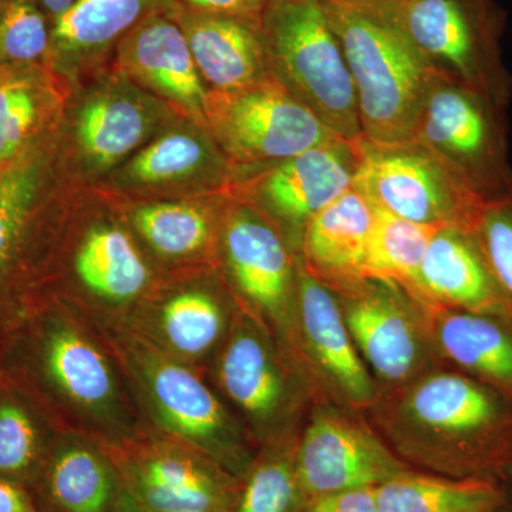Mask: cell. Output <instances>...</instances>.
Wrapping results in <instances>:
<instances>
[{"mask_svg":"<svg viewBox=\"0 0 512 512\" xmlns=\"http://www.w3.org/2000/svg\"><path fill=\"white\" fill-rule=\"evenodd\" d=\"M210 161L211 150L204 140L175 131L141 150L127 165L126 175L136 184L171 183L197 173Z\"/></svg>","mask_w":512,"mask_h":512,"instance_id":"obj_34","label":"cell"},{"mask_svg":"<svg viewBox=\"0 0 512 512\" xmlns=\"http://www.w3.org/2000/svg\"><path fill=\"white\" fill-rule=\"evenodd\" d=\"M36 64L0 66V171L33 150L50 116L52 96Z\"/></svg>","mask_w":512,"mask_h":512,"instance_id":"obj_31","label":"cell"},{"mask_svg":"<svg viewBox=\"0 0 512 512\" xmlns=\"http://www.w3.org/2000/svg\"><path fill=\"white\" fill-rule=\"evenodd\" d=\"M360 141L336 138L305 153L272 164L256 185L265 210L299 237L320 211L353 187Z\"/></svg>","mask_w":512,"mask_h":512,"instance_id":"obj_17","label":"cell"},{"mask_svg":"<svg viewBox=\"0 0 512 512\" xmlns=\"http://www.w3.org/2000/svg\"><path fill=\"white\" fill-rule=\"evenodd\" d=\"M165 6L141 20L121 40L117 46L119 66L205 124L208 92L204 80L183 29Z\"/></svg>","mask_w":512,"mask_h":512,"instance_id":"obj_19","label":"cell"},{"mask_svg":"<svg viewBox=\"0 0 512 512\" xmlns=\"http://www.w3.org/2000/svg\"><path fill=\"white\" fill-rule=\"evenodd\" d=\"M42 181V163L33 150L0 171V356L55 281Z\"/></svg>","mask_w":512,"mask_h":512,"instance_id":"obj_8","label":"cell"},{"mask_svg":"<svg viewBox=\"0 0 512 512\" xmlns=\"http://www.w3.org/2000/svg\"><path fill=\"white\" fill-rule=\"evenodd\" d=\"M373 221L372 202L355 187L349 188L303 231V268L338 292L366 281V249Z\"/></svg>","mask_w":512,"mask_h":512,"instance_id":"obj_23","label":"cell"},{"mask_svg":"<svg viewBox=\"0 0 512 512\" xmlns=\"http://www.w3.org/2000/svg\"><path fill=\"white\" fill-rule=\"evenodd\" d=\"M153 127L146 104L123 92H107L84 104L77 140L90 164L111 167L143 144Z\"/></svg>","mask_w":512,"mask_h":512,"instance_id":"obj_30","label":"cell"},{"mask_svg":"<svg viewBox=\"0 0 512 512\" xmlns=\"http://www.w3.org/2000/svg\"><path fill=\"white\" fill-rule=\"evenodd\" d=\"M470 229L512 316V190L481 202Z\"/></svg>","mask_w":512,"mask_h":512,"instance_id":"obj_35","label":"cell"},{"mask_svg":"<svg viewBox=\"0 0 512 512\" xmlns=\"http://www.w3.org/2000/svg\"><path fill=\"white\" fill-rule=\"evenodd\" d=\"M0 372L25 387L63 430L103 447L146 430L106 330L55 293L10 340Z\"/></svg>","mask_w":512,"mask_h":512,"instance_id":"obj_1","label":"cell"},{"mask_svg":"<svg viewBox=\"0 0 512 512\" xmlns=\"http://www.w3.org/2000/svg\"><path fill=\"white\" fill-rule=\"evenodd\" d=\"M434 72L507 109L512 74L503 55L507 15L497 0H394Z\"/></svg>","mask_w":512,"mask_h":512,"instance_id":"obj_6","label":"cell"},{"mask_svg":"<svg viewBox=\"0 0 512 512\" xmlns=\"http://www.w3.org/2000/svg\"><path fill=\"white\" fill-rule=\"evenodd\" d=\"M413 140L481 201L512 190L507 109L483 93L439 77Z\"/></svg>","mask_w":512,"mask_h":512,"instance_id":"obj_7","label":"cell"},{"mask_svg":"<svg viewBox=\"0 0 512 512\" xmlns=\"http://www.w3.org/2000/svg\"><path fill=\"white\" fill-rule=\"evenodd\" d=\"M165 8L183 29L211 92H234L271 79L261 20L198 12L178 0H168Z\"/></svg>","mask_w":512,"mask_h":512,"instance_id":"obj_18","label":"cell"},{"mask_svg":"<svg viewBox=\"0 0 512 512\" xmlns=\"http://www.w3.org/2000/svg\"><path fill=\"white\" fill-rule=\"evenodd\" d=\"M338 36L369 143L413 140L421 110L439 79L404 28L394 0H322Z\"/></svg>","mask_w":512,"mask_h":512,"instance_id":"obj_2","label":"cell"},{"mask_svg":"<svg viewBox=\"0 0 512 512\" xmlns=\"http://www.w3.org/2000/svg\"><path fill=\"white\" fill-rule=\"evenodd\" d=\"M103 329L119 356L144 427L197 448L235 477H244L256 456L207 372L167 355L123 326Z\"/></svg>","mask_w":512,"mask_h":512,"instance_id":"obj_3","label":"cell"},{"mask_svg":"<svg viewBox=\"0 0 512 512\" xmlns=\"http://www.w3.org/2000/svg\"><path fill=\"white\" fill-rule=\"evenodd\" d=\"M63 431L25 387L0 372V477L29 490Z\"/></svg>","mask_w":512,"mask_h":512,"instance_id":"obj_26","label":"cell"},{"mask_svg":"<svg viewBox=\"0 0 512 512\" xmlns=\"http://www.w3.org/2000/svg\"><path fill=\"white\" fill-rule=\"evenodd\" d=\"M76 2L77 0H37L40 8L45 10L46 15L49 16L52 23L55 22L57 18H60L63 13H66L67 10L72 8Z\"/></svg>","mask_w":512,"mask_h":512,"instance_id":"obj_40","label":"cell"},{"mask_svg":"<svg viewBox=\"0 0 512 512\" xmlns=\"http://www.w3.org/2000/svg\"><path fill=\"white\" fill-rule=\"evenodd\" d=\"M303 512H380L375 488H356L320 495L306 504Z\"/></svg>","mask_w":512,"mask_h":512,"instance_id":"obj_37","label":"cell"},{"mask_svg":"<svg viewBox=\"0 0 512 512\" xmlns=\"http://www.w3.org/2000/svg\"><path fill=\"white\" fill-rule=\"evenodd\" d=\"M121 481L106 448L63 431L29 491L40 512H114Z\"/></svg>","mask_w":512,"mask_h":512,"instance_id":"obj_21","label":"cell"},{"mask_svg":"<svg viewBox=\"0 0 512 512\" xmlns=\"http://www.w3.org/2000/svg\"><path fill=\"white\" fill-rule=\"evenodd\" d=\"M130 224L148 251L165 264H197L220 244L221 228L207 208L188 202H153L131 212Z\"/></svg>","mask_w":512,"mask_h":512,"instance_id":"obj_28","label":"cell"},{"mask_svg":"<svg viewBox=\"0 0 512 512\" xmlns=\"http://www.w3.org/2000/svg\"><path fill=\"white\" fill-rule=\"evenodd\" d=\"M399 291L373 279L339 291L345 295L343 316L357 350L389 382L412 375L420 357L419 335Z\"/></svg>","mask_w":512,"mask_h":512,"instance_id":"obj_20","label":"cell"},{"mask_svg":"<svg viewBox=\"0 0 512 512\" xmlns=\"http://www.w3.org/2000/svg\"><path fill=\"white\" fill-rule=\"evenodd\" d=\"M205 126L234 163L276 164L340 138L275 79L208 92Z\"/></svg>","mask_w":512,"mask_h":512,"instance_id":"obj_10","label":"cell"},{"mask_svg":"<svg viewBox=\"0 0 512 512\" xmlns=\"http://www.w3.org/2000/svg\"><path fill=\"white\" fill-rule=\"evenodd\" d=\"M144 512H232L241 478L197 448L146 429L104 447Z\"/></svg>","mask_w":512,"mask_h":512,"instance_id":"obj_9","label":"cell"},{"mask_svg":"<svg viewBox=\"0 0 512 512\" xmlns=\"http://www.w3.org/2000/svg\"><path fill=\"white\" fill-rule=\"evenodd\" d=\"M261 28L272 79L333 134L362 141L355 83L322 0H268Z\"/></svg>","mask_w":512,"mask_h":512,"instance_id":"obj_4","label":"cell"},{"mask_svg":"<svg viewBox=\"0 0 512 512\" xmlns=\"http://www.w3.org/2000/svg\"><path fill=\"white\" fill-rule=\"evenodd\" d=\"M114 512H143L141 510L140 505L136 503L133 497L128 494L126 488L121 484L119 497H117L116 508H114Z\"/></svg>","mask_w":512,"mask_h":512,"instance_id":"obj_41","label":"cell"},{"mask_svg":"<svg viewBox=\"0 0 512 512\" xmlns=\"http://www.w3.org/2000/svg\"><path fill=\"white\" fill-rule=\"evenodd\" d=\"M168 0H77L52 23L49 56L84 59L120 43Z\"/></svg>","mask_w":512,"mask_h":512,"instance_id":"obj_27","label":"cell"},{"mask_svg":"<svg viewBox=\"0 0 512 512\" xmlns=\"http://www.w3.org/2000/svg\"><path fill=\"white\" fill-rule=\"evenodd\" d=\"M510 478H512V467H511V471H510Z\"/></svg>","mask_w":512,"mask_h":512,"instance_id":"obj_43","label":"cell"},{"mask_svg":"<svg viewBox=\"0 0 512 512\" xmlns=\"http://www.w3.org/2000/svg\"><path fill=\"white\" fill-rule=\"evenodd\" d=\"M296 443L268 444L241 478L232 512H303L305 495L295 466Z\"/></svg>","mask_w":512,"mask_h":512,"instance_id":"obj_33","label":"cell"},{"mask_svg":"<svg viewBox=\"0 0 512 512\" xmlns=\"http://www.w3.org/2000/svg\"><path fill=\"white\" fill-rule=\"evenodd\" d=\"M488 512H512V500L510 494L507 495V498H505L503 503L497 505V507L493 508V510H490Z\"/></svg>","mask_w":512,"mask_h":512,"instance_id":"obj_42","label":"cell"},{"mask_svg":"<svg viewBox=\"0 0 512 512\" xmlns=\"http://www.w3.org/2000/svg\"><path fill=\"white\" fill-rule=\"evenodd\" d=\"M50 39L52 20L37 0H0V66L42 62Z\"/></svg>","mask_w":512,"mask_h":512,"instance_id":"obj_36","label":"cell"},{"mask_svg":"<svg viewBox=\"0 0 512 512\" xmlns=\"http://www.w3.org/2000/svg\"><path fill=\"white\" fill-rule=\"evenodd\" d=\"M406 413L436 433L431 467L453 478L503 481L512 467V397L461 372L427 377L414 387Z\"/></svg>","mask_w":512,"mask_h":512,"instance_id":"obj_5","label":"cell"},{"mask_svg":"<svg viewBox=\"0 0 512 512\" xmlns=\"http://www.w3.org/2000/svg\"><path fill=\"white\" fill-rule=\"evenodd\" d=\"M69 268L73 291L60 298L103 328L123 323L158 285L136 239L113 222H96L83 232Z\"/></svg>","mask_w":512,"mask_h":512,"instance_id":"obj_14","label":"cell"},{"mask_svg":"<svg viewBox=\"0 0 512 512\" xmlns=\"http://www.w3.org/2000/svg\"><path fill=\"white\" fill-rule=\"evenodd\" d=\"M380 512H488L503 503L504 483L404 471L375 488Z\"/></svg>","mask_w":512,"mask_h":512,"instance_id":"obj_29","label":"cell"},{"mask_svg":"<svg viewBox=\"0 0 512 512\" xmlns=\"http://www.w3.org/2000/svg\"><path fill=\"white\" fill-rule=\"evenodd\" d=\"M144 512V511H143Z\"/></svg>","mask_w":512,"mask_h":512,"instance_id":"obj_44","label":"cell"},{"mask_svg":"<svg viewBox=\"0 0 512 512\" xmlns=\"http://www.w3.org/2000/svg\"><path fill=\"white\" fill-rule=\"evenodd\" d=\"M178 2L198 12L261 20L268 0H178Z\"/></svg>","mask_w":512,"mask_h":512,"instance_id":"obj_38","label":"cell"},{"mask_svg":"<svg viewBox=\"0 0 512 512\" xmlns=\"http://www.w3.org/2000/svg\"><path fill=\"white\" fill-rule=\"evenodd\" d=\"M295 466L308 503L320 495L376 488L409 471L375 437L328 412L316 414L296 443Z\"/></svg>","mask_w":512,"mask_h":512,"instance_id":"obj_15","label":"cell"},{"mask_svg":"<svg viewBox=\"0 0 512 512\" xmlns=\"http://www.w3.org/2000/svg\"><path fill=\"white\" fill-rule=\"evenodd\" d=\"M416 301L512 318L470 227L447 225L431 238L421 262Z\"/></svg>","mask_w":512,"mask_h":512,"instance_id":"obj_22","label":"cell"},{"mask_svg":"<svg viewBox=\"0 0 512 512\" xmlns=\"http://www.w3.org/2000/svg\"><path fill=\"white\" fill-rule=\"evenodd\" d=\"M353 187L376 208L430 227H470L483 202L414 140L375 144L363 138Z\"/></svg>","mask_w":512,"mask_h":512,"instance_id":"obj_11","label":"cell"},{"mask_svg":"<svg viewBox=\"0 0 512 512\" xmlns=\"http://www.w3.org/2000/svg\"><path fill=\"white\" fill-rule=\"evenodd\" d=\"M443 355L464 375L512 397V318L436 309Z\"/></svg>","mask_w":512,"mask_h":512,"instance_id":"obj_25","label":"cell"},{"mask_svg":"<svg viewBox=\"0 0 512 512\" xmlns=\"http://www.w3.org/2000/svg\"><path fill=\"white\" fill-rule=\"evenodd\" d=\"M440 228L443 227L416 224L375 207V221L367 241L365 278L397 286L416 299L421 262Z\"/></svg>","mask_w":512,"mask_h":512,"instance_id":"obj_32","label":"cell"},{"mask_svg":"<svg viewBox=\"0 0 512 512\" xmlns=\"http://www.w3.org/2000/svg\"><path fill=\"white\" fill-rule=\"evenodd\" d=\"M224 402L247 420L259 443H278L293 403L291 380L268 329L239 311L207 370Z\"/></svg>","mask_w":512,"mask_h":512,"instance_id":"obj_12","label":"cell"},{"mask_svg":"<svg viewBox=\"0 0 512 512\" xmlns=\"http://www.w3.org/2000/svg\"><path fill=\"white\" fill-rule=\"evenodd\" d=\"M235 313L220 292L200 284L153 293L123 323L150 345L207 372Z\"/></svg>","mask_w":512,"mask_h":512,"instance_id":"obj_16","label":"cell"},{"mask_svg":"<svg viewBox=\"0 0 512 512\" xmlns=\"http://www.w3.org/2000/svg\"><path fill=\"white\" fill-rule=\"evenodd\" d=\"M220 249L229 279L247 308L242 311L266 329L288 335L298 271L281 232L251 208H235L222 221Z\"/></svg>","mask_w":512,"mask_h":512,"instance_id":"obj_13","label":"cell"},{"mask_svg":"<svg viewBox=\"0 0 512 512\" xmlns=\"http://www.w3.org/2000/svg\"><path fill=\"white\" fill-rule=\"evenodd\" d=\"M296 309L303 340L323 372L353 402L373 397V383L350 335L342 305L329 286L298 268Z\"/></svg>","mask_w":512,"mask_h":512,"instance_id":"obj_24","label":"cell"},{"mask_svg":"<svg viewBox=\"0 0 512 512\" xmlns=\"http://www.w3.org/2000/svg\"><path fill=\"white\" fill-rule=\"evenodd\" d=\"M0 512H40L25 485L0 477Z\"/></svg>","mask_w":512,"mask_h":512,"instance_id":"obj_39","label":"cell"}]
</instances>
